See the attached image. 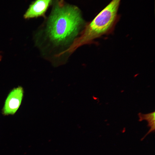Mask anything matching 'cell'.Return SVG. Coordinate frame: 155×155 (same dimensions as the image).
I'll return each mask as SVG.
<instances>
[{"label": "cell", "mask_w": 155, "mask_h": 155, "mask_svg": "<svg viewBox=\"0 0 155 155\" xmlns=\"http://www.w3.org/2000/svg\"><path fill=\"white\" fill-rule=\"evenodd\" d=\"M84 24L77 7L57 1L46 21L44 38L53 48L67 46L75 39Z\"/></svg>", "instance_id": "1"}, {"label": "cell", "mask_w": 155, "mask_h": 155, "mask_svg": "<svg viewBox=\"0 0 155 155\" xmlns=\"http://www.w3.org/2000/svg\"><path fill=\"white\" fill-rule=\"evenodd\" d=\"M24 94V89L21 86L14 88L10 91L2 110L4 115H12L16 113L21 104Z\"/></svg>", "instance_id": "2"}, {"label": "cell", "mask_w": 155, "mask_h": 155, "mask_svg": "<svg viewBox=\"0 0 155 155\" xmlns=\"http://www.w3.org/2000/svg\"><path fill=\"white\" fill-rule=\"evenodd\" d=\"M53 0H35L30 5L24 15L25 19L45 17V14Z\"/></svg>", "instance_id": "3"}, {"label": "cell", "mask_w": 155, "mask_h": 155, "mask_svg": "<svg viewBox=\"0 0 155 155\" xmlns=\"http://www.w3.org/2000/svg\"><path fill=\"white\" fill-rule=\"evenodd\" d=\"M138 115L139 118V121L145 120L148 122V126L150 127V129L147 135L154 130L155 123V111L146 114L139 113L138 114Z\"/></svg>", "instance_id": "4"}, {"label": "cell", "mask_w": 155, "mask_h": 155, "mask_svg": "<svg viewBox=\"0 0 155 155\" xmlns=\"http://www.w3.org/2000/svg\"><path fill=\"white\" fill-rule=\"evenodd\" d=\"M64 0H57V1L59 4H62L64 3Z\"/></svg>", "instance_id": "5"}, {"label": "cell", "mask_w": 155, "mask_h": 155, "mask_svg": "<svg viewBox=\"0 0 155 155\" xmlns=\"http://www.w3.org/2000/svg\"><path fill=\"white\" fill-rule=\"evenodd\" d=\"M1 56L0 54V61L1 60Z\"/></svg>", "instance_id": "6"}]
</instances>
